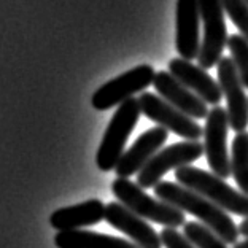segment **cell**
Masks as SVG:
<instances>
[{
    "mask_svg": "<svg viewBox=\"0 0 248 248\" xmlns=\"http://www.w3.org/2000/svg\"><path fill=\"white\" fill-rule=\"evenodd\" d=\"M155 194L159 201L180 208L182 212L191 213L212 232H215L228 245H235L239 239V226L232 218L213 202L205 199L204 196L194 193L185 186L170 182H161L155 186Z\"/></svg>",
    "mask_w": 248,
    "mask_h": 248,
    "instance_id": "cell-1",
    "label": "cell"
},
{
    "mask_svg": "<svg viewBox=\"0 0 248 248\" xmlns=\"http://www.w3.org/2000/svg\"><path fill=\"white\" fill-rule=\"evenodd\" d=\"M175 180L178 185L204 196L205 199L223 208L224 212L248 218V196L231 188L223 178H219L215 173L202 170L199 167L186 166L177 169Z\"/></svg>",
    "mask_w": 248,
    "mask_h": 248,
    "instance_id": "cell-2",
    "label": "cell"
},
{
    "mask_svg": "<svg viewBox=\"0 0 248 248\" xmlns=\"http://www.w3.org/2000/svg\"><path fill=\"white\" fill-rule=\"evenodd\" d=\"M111 193L116 196L118 202H121L124 207H127L129 210L143 219L162 224L164 228L177 229L185 226V212L148 196L143 188H140L129 178H115L111 183Z\"/></svg>",
    "mask_w": 248,
    "mask_h": 248,
    "instance_id": "cell-3",
    "label": "cell"
},
{
    "mask_svg": "<svg viewBox=\"0 0 248 248\" xmlns=\"http://www.w3.org/2000/svg\"><path fill=\"white\" fill-rule=\"evenodd\" d=\"M140 115H142V108H140L139 99L135 97L127 99L116 108L95 155V162L100 170L110 172L116 169L121 156L124 155V146L129 135L137 126Z\"/></svg>",
    "mask_w": 248,
    "mask_h": 248,
    "instance_id": "cell-4",
    "label": "cell"
},
{
    "mask_svg": "<svg viewBox=\"0 0 248 248\" xmlns=\"http://www.w3.org/2000/svg\"><path fill=\"white\" fill-rule=\"evenodd\" d=\"M156 72L151 65L142 64L131 69L129 72L121 73L120 77L102 84L93 94L91 104L95 110L105 111L113 107H120L127 99L134 97L135 94L145 91L155 81Z\"/></svg>",
    "mask_w": 248,
    "mask_h": 248,
    "instance_id": "cell-5",
    "label": "cell"
},
{
    "mask_svg": "<svg viewBox=\"0 0 248 248\" xmlns=\"http://www.w3.org/2000/svg\"><path fill=\"white\" fill-rule=\"evenodd\" d=\"M201 21L204 24V35L197 62L202 69H212L223 58V49L228 46L226 21H224L223 0H199Z\"/></svg>",
    "mask_w": 248,
    "mask_h": 248,
    "instance_id": "cell-6",
    "label": "cell"
},
{
    "mask_svg": "<svg viewBox=\"0 0 248 248\" xmlns=\"http://www.w3.org/2000/svg\"><path fill=\"white\" fill-rule=\"evenodd\" d=\"M202 155H204V145L199 142H191V140L162 148L137 173V185L143 189L155 188L157 183H161V178L167 172L191 166Z\"/></svg>",
    "mask_w": 248,
    "mask_h": 248,
    "instance_id": "cell-7",
    "label": "cell"
},
{
    "mask_svg": "<svg viewBox=\"0 0 248 248\" xmlns=\"http://www.w3.org/2000/svg\"><path fill=\"white\" fill-rule=\"evenodd\" d=\"M139 102L142 113L148 120L173 132L178 137L191 140V142H197L201 137H204V127L199 123L170 105L161 95L142 93L139 97Z\"/></svg>",
    "mask_w": 248,
    "mask_h": 248,
    "instance_id": "cell-8",
    "label": "cell"
},
{
    "mask_svg": "<svg viewBox=\"0 0 248 248\" xmlns=\"http://www.w3.org/2000/svg\"><path fill=\"white\" fill-rule=\"evenodd\" d=\"M228 131L229 118L228 111L223 107H212L205 118L204 127V153L207 162L215 175L219 178H229L232 175L231 170V157L228 153Z\"/></svg>",
    "mask_w": 248,
    "mask_h": 248,
    "instance_id": "cell-9",
    "label": "cell"
},
{
    "mask_svg": "<svg viewBox=\"0 0 248 248\" xmlns=\"http://www.w3.org/2000/svg\"><path fill=\"white\" fill-rule=\"evenodd\" d=\"M218 83L228 104L229 127L237 134L245 132L248 126V97L231 56H223L218 62Z\"/></svg>",
    "mask_w": 248,
    "mask_h": 248,
    "instance_id": "cell-10",
    "label": "cell"
},
{
    "mask_svg": "<svg viewBox=\"0 0 248 248\" xmlns=\"http://www.w3.org/2000/svg\"><path fill=\"white\" fill-rule=\"evenodd\" d=\"M105 221L111 228L126 234L139 248H162L161 234L150 226L142 217L124 207L121 202H110L105 207Z\"/></svg>",
    "mask_w": 248,
    "mask_h": 248,
    "instance_id": "cell-11",
    "label": "cell"
},
{
    "mask_svg": "<svg viewBox=\"0 0 248 248\" xmlns=\"http://www.w3.org/2000/svg\"><path fill=\"white\" fill-rule=\"evenodd\" d=\"M201 10L199 0H177L175 10V49L186 61L197 59L201 51Z\"/></svg>",
    "mask_w": 248,
    "mask_h": 248,
    "instance_id": "cell-12",
    "label": "cell"
},
{
    "mask_svg": "<svg viewBox=\"0 0 248 248\" xmlns=\"http://www.w3.org/2000/svg\"><path fill=\"white\" fill-rule=\"evenodd\" d=\"M167 129L156 126L145 131L140 137L135 140L134 145L127 151H124L120 162L115 169L118 178H129L134 173H139L148 164L150 159L157 151L162 148V145L167 142Z\"/></svg>",
    "mask_w": 248,
    "mask_h": 248,
    "instance_id": "cell-13",
    "label": "cell"
},
{
    "mask_svg": "<svg viewBox=\"0 0 248 248\" xmlns=\"http://www.w3.org/2000/svg\"><path fill=\"white\" fill-rule=\"evenodd\" d=\"M153 86L162 99L167 100L169 104L180 111H183L185 115L191 116L193 120H204L210 111L204 100L199 95H196L191 89L186 88L185 84L180 83L170 72H156Z\"/></svg>",
    "mask_w": 248,
    "mask_h": 248,
    "instance_id": "cell-14",
    "label": "cell"
},
{
    "mask_svg": "<svg viewBox=\"0 0 248 248\" xmlns=\"http://www.w3.org/2000/svg\"><path fill=\"white\" fill-rule=\"evenodd\" d=\"M169 72L172 73L177 80L191 89L196 95L204 100L207 105L217 107L223 99V91L217 83L208 75L205 69L199 65H194L191 61L182 58H175L169 62Z\"/></svg>",
    "mask_w": 248,
    "mask_h": 248,
    "instance_id": "cell-15",
    "label": "cell"
},
{
    "mask_svg": "<svg viewBox=\"0 0 248 248\" xmlns=\"http://www.w3.org/2000/svg\"><path fill=\"white\" fill-rule=\"evenodd\" d=\"M105 207L102 201L91 199L81 204L59 208L49 217V223L54 229L61 231H77L86 226H94L105 219Z\"/></svg>",
    "mask_w": 248,
    "mask_h": 248,
    "instance_id": "cell-16",
    "label": "cell"
},
{
    "mask_svg": "<svg viewBox=\"0 0 248 248\" xmlns=\"http://www.w3.org/2000/svg\"><path fill=\"white\" fill-rule=\"evenodd\" d=\"M54 244L58 248H139L134 242L113 237L94 231H61L56 234Z\"/></svg>",
    "mask_w": 248,
    "mask_h": 248,
    "instance_id": "cell-17",
    "label": "cell"
},
{
    "mask_svg": "<svg viewBox=\"0 0 248 248\" xmlns=\"http://www.w3.org/2000/svg\"><path fill=\"white\" fill-rule=\"evenodd\" d=\"M231 170L239 191L248 196V132H239L232 140Z\"/></svg>",
    "mask_w": 248,
    "mask_h": 248,
    "instance_id": "cell-18",
    "label": "cell"
},
{
    "mask_svg": "<svg viewBox=\"0 0 248 248\" xmlns=\"http://www.w3.org/2000/svg\"><path fill=\"white\" fill-rule=\"evenodd\" d=\"M183 234L196 248H228L226 242H223L215 232H212L202 223H196V221L185 223Z\"/></svg>",
    "mask_w": 248,
    "mask_h": 248,
    "instance_id": "cell-19",
    "label": "cell"
},
{
    "mask_svg": "<svg viewBox=\"0 0 248 248\" xmlns=\"http://www.w3.org/2000/svg\"><path fill=\"white\" fill-rule=\"evenodd\" d=\"M228 48L242 84L248 88V40L240 33H232L228 38Z\"/></svg>",
    "mask_w": 248,
    "mask_h": 248,
    "instance_id": "cell-20",
    "label": "cell"
},
{
    "mask_svg": "<svg viewBox=\"0 0 248 248\" xmlns=\"http://www.w3.org/2000/svg\"><path fill=\"white\" fill-rule=\"evenodd\" d=\"M223 8L235 27L248 40V3L244 0H223Z\"/></svg>",
    "mask_w": 248,
    "mask_h": 248,
    "instance_id": "cell-21",
    "label": "cell"
},
{
    "mask_svg": "<svg viewBox=\"0 0 248 248\" xmlns=\"http://www.w3.org/2000/svg\"><path fill=\"white\" fill-rule=\"evenodd\" d=\"M161 240L164 248H196L191 242L185 237V234H180L173 228H164L161 231Z\"/></svg>",
    "mask_w": 248,
    "mask_h": 248,
    "instance_id": "cell-22",
    "label": "cell"
},
{
    "mask_svg": "<svg viewBox=\"0 0 248 248\" xmlns=\"http://www.w3.org/2000/svg\"><path fill=\"white\" fill-rule=\"evenodd\" d=\"M239 232L244 235V237L248 239V218H245L244 221L239 224Z\"/></svg>",
    "mask_w": 248,
    "mask_h": 248,
    "instance_id": "cell-23",
    "label": "cell"
},
{
    "mask_svg": "<svg viewBox=\"0 0 248 248\" xmlns=\"http://www.w3.org/2000/svg\"><path fill=\"white\" fill-rule=\"evenodd\" d=\"M232 248H248V239H245L244 242H237Z\"/></svg>",
    "mask_w": 248,
    "mask_h": 248,
    "instance_id": "cell-24",
    "label": "cell"
},
{
    "mask_svg": "<svg viewBox=\"0 0 248 248\" xmlns=\"http://www.w3.org/2000/svg\"><path fill=\"white\" fill-rule=\"evenodd\" d=\"M244 2H247V3H248V0H244Z\"/></svg>",
    "mask_w": 248,
    "mask_h": 248,
    "instance_id": "cell-25",
    "label": "cell"
}]
</instances>
